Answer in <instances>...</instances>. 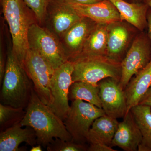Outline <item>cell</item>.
Segmentation results:
<instances>
[{"label": "cell", "instance_id": "obj_1", "mask_svg": "<svg viewBox=\"0 0 151 151\" xmlns=\"http://www.w3.org/2000/svg\"><path fill=\"white\" fill-rule=\"evenodd\" d=\"M22 127H32L35 131L37 145L45 147L56 138L71 141L72 137L64 122L48 105L42 103L33 88Z\"/></svg>", "mask_w": 151, "mask_h": 151}, {"label": "cell", "instance_id": "obj_2", "mask_svg": "<svg viewBox=\"0 0 151 151\" xmlns=\"http://www.w3.org/2000/svg\"><path fill=\"white\" fill-rule=\"evenodd\" d=\"M5 73L2 85L1 102L15 108L25 109L29 103L33 84L23 65L8 44Z\"/></svg>", "mask_w": 151, "mask_h": 151}, {"label": "cell", "instance_id": "obj_3", "mask_svg": "<svg viewBox=\"0 0 151 151\" xmlns=\"http://www.w3.org/2000/svg\"><path fill=\"white\" fill-rule=\"evenodd\" d=\"M1 6L4 19L8 25L13 50L23 65L29 50V30L32 25L38 22L23 0H1Z\"/></svg>", "mask_w": 151, "mask_h": 151}, {"label": "cell", "instance_id": "obj_4", "mask_svg": "<svg viewBox=\"0 0 151 151\" xmlns=\"http://www.w3.org/2000/svg\"><path fill=\"white\" fill-rule=\"evenodd\" d=\"M70 61L73 64V82L84 81L98 85L100 81L109 77L120 81L121 63L116 62L107 56H79Z\"/></svg>", "mask_w": 151, "mask_h": 151}, {"label": "cell", "instance_id": "obj_5", "mask_svg": "<svg viewBox=\"0 0 151 151\" xmlns=\"http://www.w3.org/2000/svg\"><path fill=\"white\" fill-rule=\"evenodd\" d=\"M28 42L29 49L40 55L55 70L68 60L59 39L38 23L30 27Z\"/></svg>", "mask_w": 151, "mask_h": 151}, {"label": "cell", "instance_id": "obj_6", "mask_svg": "<svg viewBox=\"0 0 151 151\" xmlns=\"http://www.w3.org/2000/svg\"><path fill=\"white\" fill-rule=\"evenodd\" d=\"M105 115L102 108L80 100L72 101L64 123L76 142H88V134L94 121Z\"/></svg>", "mask_w": 151, "mask_h": 151}, {"label": "cell", "instance_id": "obj_7", "mask_svg": "<svg viewBox=\"0 0 151 151\" xmlns=\"http://www.w3.org/2000/svg\"><path fill=\"white\" fill-rule=\"evenodd\" d=\"M23 65L37 96L42 103L50 107L53 102L50 83L55 69L40 55L30 49Z\"/></svg>", "mask_w": 151, "mask_h": 151}, {"label": "cell", "instance_id": "obj_8", "mask_svg": "<svg viewBox=\"0 0 151 151\" xmlns=\"http://www.w3.org/2000/svg\"><path fill=\"white\" fill-rule=\"evenodd\" d=\"M151 48L147 34L142 32L134 40L121 62L122 76L119 82L124 90L131 78L150 61Z\"/></svg>", "mask_w": 151, "mask_h": 151}, {"label": "cell", "instance_id": "obj_9", "mask_svg": "<svg viewBox=\"0 0 151 151\" xmlns=\"http://www.w3.org/2000/svg\"><path fill=\"white\" fill-rule=\"evenodd\" d=\"M73 62L68 60L55 70L51 78L50 89L53 102L50 107L63 122L70 108L68 94L73 83Z\"/></svg>", "mask_w": 151, "mask_h": 151}, {"label": "cell", "instance_id": "obj_10", "mask_svg": "<svg viewBox=\"0 0 151 151\" xmlns=\"http://www.w3.org/2000/svg\"><path fill=\"white\" fill-rule=\"evenodd\" d=\"M82 17L64 0H50L42 26L48 29L60 40L66 32Z\"/></svg>", "mask_w": 151, "mask_h": 151}, {"label": "cell", "instance_id": "obj_11", "mask_svg": "<svg viewBox=\"0 0 151 151\" xmlns=\"http://www.w3.org/2000/svg\"><path fill=\"white\" fill-rule=\"evenodd\" d=\"M98 84L102 108L105 115L116 119L124 118L128 112L127 99L119 81L109 77Z\"/></svg>", "mask_w": 151, "mask_h": 151}, {"label": "cell", "instance_id": "obj_12", "mask_svg": "<svg viewBox=\"0 0 151 151\" xmlns=\"http://www.w3.org/2000/svg\"><path fill=\"white\" fill-rule=\"evenodd\" d=\"M64 1L81 16L97 24H109L122 21L119 11L109 0L90 4H83L72 0Z\"/></svg>", "mask_w": 151, "mask_h": 151}, {"label": "cell", "instance_id": "obj_13", "mask_svg": "<svg viewBox=\"0 0 151 151\" xmlns=\"http://www.w3.org/2000/svg\"><path fill=\"white\" fill-rule=\"evenodd\" d=\"M97 23L83 17L66 32L60 39L68 60L81 53L86 40Z\"/></svg>", "mask_w": 151, "mask_h": 151}, {"label": "cell", "instance_id": "obj_14", "mask_svg": "<svg viewBox=\"0 0 151 151\" xmlns=\"http://www.w3.org/2000/svg\"><path fill=\"white\" fill-rule=\"evenodd\" d=\"M142 139L140 131L130 111L119 122L111 147H118L125 151H137Z\"/></svg>", "mask_w": 151, "mask_h": 151}, {"label": "cell", "instance_id": "obj_15", "mask_svg": "<svg viewBox=\"0 0 151 151\" xmlns=\"http://www.w3.org/2000/svg\"><path fill=\"white\" fill-rule=\"evenodd\" d=\"M20 123L0 133V151H22L26 148L19 147L22 143H26L31 147L37 144L35 131L32 127L23 129Z\"/></svg>", "mask_w": 151, "mask_h": 151}, {"label": "cell", "instance_id": "obj_16", "mask_svg": "<svg viewBox=\"0 0 151 151\" xmlns=\"http://www.w3.org/2000/svg\"><path fill=\"white\" fill-rule=\"evenodd\" d=\"M122 21L108 24L107 56L116 62L124 59L126 48L130 39V32Z\"/></svg>", "mask_w": 151, "mask_h": 151}, {"label": "cell", "instance_id": "obj_17", "mask_svg": "<svg viewBox=\"0 0 151 151\" xmlns=\"http://www.w3.org/2000/svg\"><path fill=\"white\" fill-rule=\"evenodd\" d=\"M151 86V60L147 65L134 76L125 88L127 110L139 105Z\"/></svg>", "mask_w": 151, "mask_h": 151}, {"label": "cell", "instance_id": "obj_18", "mask_svg": "<svg viewBox=\"0 0 151 151\" xmlns=\"http://www.w3.org/2000/svg\"><path fill=\"white\" fill-rule=\"evenodd\" d=\"M119 11L122 21H125L143 32L147 28V14L149 6L145 3H129L124 0H109Z\"/></svg>", "mask_w": 151, "mask_h": 151}, {"label": "cell", "instance_id": "obj_19", "mask_svg": "<svg viewBox=\"0 0 151 151\" xmlns=\"http://www.w3.org/2000/svg\"><path fill=\"white\" fill-rule=\"evenodd\" d=\"M119 123L117 119L106 115L97 118L89 130L88 142L102 143L111 146Z\"/></svg>", "mask_w": 151, "mask_h": 151}, {"label": "cell", "instance_id": "obj_20", "mask_svg": "<svg viewBox=\"0 0 151 151\" xmlns=\"http://www.w3.org/2000/svg\"><path fill=\"white\" fill-rule=\"evenodd\" d=\"M108 35V24H96L86 40L81 53L76 58L84 56H106Z\"/></svg>", "mask_w": 151, "mask_h": 151}, {"label": "cell", "instance_id": "obj_21", "mask_svg": "<svg viewBox=\"0 0 151 151\" xmlns=\"http://www.w3.org/2000/svg\"><path fill=\"white\" fill-rule=\"evenodd\" d=\"M142 135L139 151H151V107L139 105L130 110Z\"/></svg>", "mask_w": 151, "mask_h": 151}, {"label": "cell", "instance_id": "obj_22", "mask_svg": "<svg viewBox=\"0 0 151 151\" xmlns=\"http://www.w3.org/2000/svg\"><path fill=\"white\" fill-rule=\"evenodd\" d=\"M99 86L84 81L73 82L69 89L68 98L73 101L83 100L102 108V104L99 96Z\"/></svg>", "mask_w": 151, "mask_h": 151}, {"label": "cell", "instance_id": "obj_23", "mask_svg": "<svg viewBox=\"0 0 151 151\" xmlns=\"http://www.w3.org/2000/svg\"><path fill=\"white\" fill-rule=\"evenodd\" d=\"M24 108H15L0 104V129L4 131L19 124L24 118L26 110Z\"/></svg>", "mask_w": 151, "mask_h": 151}, {"label": "cell", "instance_id": "obj_24", "mask_svg": "<svg viewBox=\"0 0 151 151\" xmlns=\"http://www.w3.org/2000/svg\"><path fill=\"white\" fill-rule=\"evenodd\" d=\"M88 147L86 144L56 138L49 144L47 149L48 151H88Z\"/></svg>", "mask_w": 151, "mask_h": 151}, {"label": "cell", "instance_id": "obj_25", "mask_svg": "<svg viewBox=\"0 0 151 151\" xmlns=\"http://www.w3.org/2000/svg\"><path fill=\"white\" fill-rule=\"evenodd\" d=\"M35 15L38 23L42 26L46 18L50 0H23Z\"/></svg>", "mask_w": 151, "mask_h": 151}, {"label": "cell", "instance_id": "obj_26", "mask_svg": "<svg viewBox=\"0 0 151 151\" xmlns=\"http://www.w3.org/2000/svg\"><path fill=\"white\" fill-rule=\"evenodd\" d=\"M2 24L1 27V38H0V84L1 85L2 83L4 76L5 73L6 65L7 62V55L5 52V46L4 45V26Z\"/></svg>", "mask_w": 151, "mask_h": 151}, {"label": "cell", "instance_id": "obj_27", "mask_svg": "<svg viewBox=\"0 0 151 151\" xmlns=\"http://www.w3.org/2000/svg\"><path fill=\"white\" fill-rule=\"evenodd\" d=\"M88 151H116L111 146L102 143L90 144Z\"/></svg>", "mask_w": 151, "mask_h": 151}, {"label": "cell", "instance_id": "obj_28", "mask_svg": "<svg viewBox=\"0 0 151 151\" xmlns=\"http://www.w3.org/2000/svg\"><path fill=\"white\" fill-rule=\"evenodd\" d=\"M139 104L147 105L151 107V86L142 97Z\"/></svg>", "mask_w": 151, "mask_h": 151}, {"label": "cell", "instance_id": "obj_29", "mask_svg": "<svg viewBox=\"0 0 151 151\" xmlns=\"http://www.w3.org/2000/svg\"><path fill=\"white\" fill-rule=\"evenodd\" d=\"M147 35L150 40L151 44V8L150 7L147 14Z\"/></svg>", "mask_w": 151, "mask_h": 151}, {"label": "cell", "instance_id": "obj_30", "mask_svg": "<svg viewBox=\"0 0 151 151\" xmlns=\"http://www.w3.org/2000/svg\"><path fill=\"white\" fill-rule=\"evenodd\" d=\"M76 2L83 4H90L102 1L103 0H72Z\"/></svg>", "mask_w": 151, "mask_h": 151}, {"label": "cell", "instance_id": "obj_31", "mask_svg": "<svg viewBox=\"0 0 151 151\" xmlns=\"http://www.w3.org/2000/svg\"><path fill=\"white\" fill-rule=\"evenodd\" d=\"M42 146L40 145H38L37 146H34L32 147L30 151H42Z\"/></svg>", "mask_w": 151, "mask_h": 151}, {"label": "cell", "instance_id": "obj_32", "mask_svg": "<svg viewBox=\"0 0 151 151\" xmlns=\"http://www.w3.org/2000/svg\"><path fill=\"white\" fill-rule=\"evenodd\" d=\"M145 2L151 8V0H145Z\"/></svg>", "mask_w": 151, "mask_h": 151}]
</instances>
